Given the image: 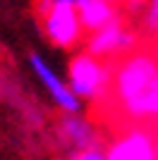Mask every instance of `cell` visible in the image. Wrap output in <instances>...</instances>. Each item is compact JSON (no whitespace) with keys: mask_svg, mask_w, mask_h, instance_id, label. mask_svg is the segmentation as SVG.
Masks as SVG:
<instances>
[{"mask_svg":"<svg viewBox=\"0 0 158 160\" xmlns=\"http://www.w3.org/2000/svg\"><path fill=\"white\" fill-rule=\"evenodd\" d=\"M77 12H79V19L84 24L86 33L96 31V29L110 24L113 19L122 17L120 5H115L110 0H77Z\"/></svg>","mask_w":158,"mask_h":160,"instance_id":"cell-8","label":"cell"},{"mask_svg":"<svg viewBox=\"0 0 158 160\" xmlns=\"http://www.w3.org/2000/svg\"><path fill=\"white\" fill-rule=\"evenodd\" d=\"M26 62H29L34 79L39 81V86L43 88L46 98L50 100V105L58 112H79V110H84V103L74 96V91L70 88V84L65 79V74H60L58 67L43 53H36V50L29 53Z\"/></svg>","mask_w":158,"mask_h":160,"instance_id":"cell-6","label":"cell"},{"mask_svg":"<svg viewBox=\"0 0 158 160\" xmlns=\"http://www.w3.org/2000/svg\"><path fill=\"white\" fill-rule=\"evenodd\" d=\"M141 41L144 38H158V0H146L139 17L134 19Z\"/></svg>","mask_w":158,"mask_h":160,"instance_id":"cell-9","label":"cell"},{"mask_svg":"<svg viewBox=\"0 0 158 160\" xmlns=\"http://www.w3.org/2000/svg\"><path fill=\"white\" fill-rule=\"evenodd\" d=\"M34 17L50 48L60 53H72L84 46L86 29L79 19L77 2L67 0H34Z\"/></svg>","mask_w":158,"mask_h":160,"instance_id":"cell-2","label":"cell"},{"mask_svg":"<svg viewBox=\"0 0 158 160\" xmlns=\"http://www.w3.org/2000/svg\"><path fill=\"white\" fill-rule=\"evenodd\" d=\"M65 79L84 105L101 108L110 100L113 62L89 53L86 48H77L67 58Z\"/></svg>","mask_w":158,"mask_h":160,"instance_id":"cell-1","label":"cell"},{"mask_svg":"<svg viewBox=\"0 0 158 160\" xmlns=\"http://www.w3.org/2000/svg\"><path fill=\"white\" fill-rule=\"evenodd\" d=\"M158 74V55L149 48H134L125 58L113 62V81H110V103L125 105L139 98L156 84Z\"/></svg>","mask_w":158,"mask_h":160,"instance_id":"cell-3","label":"cell"},{"mask_svg":"<svg viewBox=\"0 0 158 160\" xmlns=\"http://www.w3.org/2000/svg\"><path fill=\"white\" fill-rule=\"evenodd\" d=\"M156 132L132 122L113 139H105V160H156Z\"/></svg>","mask_w":158,"mask_h":160,"instance_id":"cell-7","label":"cell"},{"mask_svg":"<svg viewBox=\"0 0 158 160\" xmlns=\"http://www.w3.org/2000/svg\"><path fill=\"white\" fill-rule=\"evenodd\" d=\"M139 46H141V33H139L137 24L125 17H118L110 24H105L96 31H89L82 48H86L89 53L98 55L108 62H115Z\"/></svg>","mask_w":158,"mask_h":160,"instance_id":"cell-5","label":"cell"},{"mask_svg":"<svg viewBox=\"0 0 158 160\" xmlns=\"http://www.w3.org/2000/svg\"><path fill=\"white\" fill-rule=\"evenodd\" d=\"M156 153H158V134H156Z\"/></svg>","mask_w":158,"mask_h":160,"instance_id":"cell-10","label":"cell"},{"mask_svg":"<svg viewBox=\"0 0 158 160\" xmlns=\"http://www.w3.org/2000/svg\"><path fill=\"white\" fill-rule=\"evenodd\" d=\"M110 2H115V5H120V2H122V0H110Z\"/></svg>","mask_w":158,"mask_h":160,"instance_id":"cell-11","label":"cell"},{"mask_svg":"<svg viewBox=\"0 0 158 160\" xmlns=\"http://www.w3.org/2000/svg\"><path fill=\"white\" fill-rule=\"evenodd\" d=\"M55 141L62 155L72 160H105V134L89 115H84V110L60 112Z\"/></svg>","mask_w":158,"mask_h":160,"instance_id":"cell-4","label":"cell"}]
</instances>
